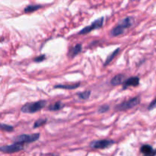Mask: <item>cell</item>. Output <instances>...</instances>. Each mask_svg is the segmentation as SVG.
Instances as JSON below:
<instances>
[{
	"instance_id": "cell-10",
	"label": "cell",
	"mask_w": 156,
	"mask_h": 156,
	"mask_svg": "<svg viewBox=\"0 0 156 156\" xmlns=\"http://www.w3.org/2000/svg\"><path fill=\"white\" fill-rule=\"evenodd\" d=\"M81 49H82V47H81V44H76L75 47L72 48L70 49V51H69V56H71V57H75L78 54H79L81 53Z\"/></svg>"
},
{
	"instance_id": "cell-3",
	"label": "cell",
	"mask_w": 156,
	"mask_h": 156,
	"mask_svg": "<svg viewBox=\"0 0 156 156\" xmlns=\"http://www.w3.org/2000/svg\"><path fill=\"white\" fill-rule=\"evenodd\" d=\"M39 138L40 133H34V134L31 135L23 134L20 135L18 136H16L14 139V142L24 145V143H31V142H35V141L38 140Z\"/></svg>"
},
{
	"instance_id": "cell-14",
	"label": "cell",
	"mask_w": 156,
	"mask_h": 156,
	"mask_svg": "<svg viewBox=\"0 0 156 156\" xmlns=\"http://www.w3.org/2000/svg\"><path fill=\"white\" fill-rule=\"evenodd\" d=\"M153 151H154V149L152 148V147L150 145H148V144L143 145V146H142L140 148L141 153L144 154L145 155L150 154V153H152Z\"/></svg>"
},
{
	"instance_id": "cell-13",
	"label": "cell",
	"mask_w": 156,
	"mask_h": 156,
	"mask_svg": "<svg viewBox=\"0 0 156 156\" xmlns=\"http://www.w3.org/2000/svg\"><path fill=\"white\" fill-rule=\"evenodd\" d=\"M64 107V104L61 101H57V102L54 103L53 104H50L48 107V110L50 111H56L61 110Z\"/></svg>"
},
{
	"instance_id": "cell-7",
	"label": "cell",
	"mask_w": 156,
	"mask_h": 156,
	"mask_svg": "<svg viewBox=\"0 0 156 156\" xmlns=\"http://www.w3.org/2000/svg\"><path fill=\"white\" fill-rule=\"evenodd\" d=\"M139 85V78L135 76V77H130L127 79V80H125L123 85V88L126 89L127 88L129 87H136Z\"/></svg>"
},
{
	"instance_id": "cell-15",
	"label": "cell",
	"mask_w": 156,
	"mask_h": 156,
	"mask_svg": "<svg viewBox=\"0 0 156 156\" xmlns=\"http://www.w3.org/2000/svg\"><path fill=\"white\" fill-rule=\"evenodd\" d=\"M41 7L42 6L40 5H30V6H27L26 8H24V12L25 13H31V12H34L37 10L40 9Z\"/></svg>"
},
{
	"instance_id": "cell-6",
	"label": "cell",
	"mask_w": 156,
	"mask_h": 156,
	"mask_svg": "<svg viewBox=\"0 0 156 156\" xmlns=\"http://www.w3.org/2000/svg\"><path fill=\"white\" fill-rule=\"evenodd\" d=\"M23 149H24V145L18 144V143H14L12 145H8V146H2L0 148V150L7 154H12L15 152H20Z\"/></svg>"
},
{
	"instance_id": "cell-21",
	"label": "cell",
	"mask_w": 156,
	"mask_h": 156,
	"mask_svg": "<svg viewBox=\"0 0 156 156\" xmlns=\"http://www.w3.org/2000/svg\"><path fill=\"white\" fill-rule=\"evenodd\" d=\"M155 107H156V98L155 99L154 101H152V103L149 104V106H148V111H152V110H153Z\"/></svg>"
},
{
	"instance_id": "cell-16",
	"label": "cell",
	"mask_w": 156,
	"mask_h": 156,
	"mask_svg": "<svg viewBox=\"0 0 156 156\" xmlns=\"http://www.w3.org/2000/svg\"><path fill=\"white\" fill-rule=\"evenodd\" d=\"M90 95H91V91H85L77 94L79 98L83 99V100H86V99L90 97Z\"/></svg>"
},
{
	"instance_id": "cell-12",
	"label": "cell",
	"mask_w": 156,
	"mask_h": 156,
	"mask_svg": "<svg viewBox=\"0 0 156 156\" xmlns=\"http://www.w3.org/2000/svg\"><path fill=\"white\" fill-rule=\"evenodd\" d=\"M120 48H117V49H115L114 51L113 52L112 54H110V55L107 56V58L106 59V60H105L104 63V66H107V65H109V64L111 63V62H112V60L115 58V56L118 54V53L120 52Z\"/></svg>"
},
{
	"instance_id": "cell-9",
	"label": "cell",
	"mask_w": 156,
	"mask_h": 156,
	"mask_svg": "<svg viewBox=\"0 0 156 156\" xmlns=\"http://www.w3.org/2000/svg\"><path fill=\"white\" fill-rule=\"evenodd\" d=\"M125 75L123 74H119V75H115L114 77L111 79V83L112 85H120L121 84H123L125 81Z\"/></svg>"
},
{
	"instance_id": "cell-2",
	"label": "cell",
	"mask_w": 156,
	"mask_h": 156,
	"mask_svg": "<svg viewBox=\"0 0 156 156\" xmlns=\"http://www.w3.org/2000/svg\"><path fill=\"white\" fill-rule=\"evenodd\" d=\"M140 101H141L140 96H137V97L132 98L130 99L128 101H124V102L119 104L118 105H117V106L115 107V110L117 111H127V110H129V109L133 108V107H136L137 105L139 104Z\"/></svg>"
},
{
	"instance_id": "cell-1",
	"label": "cell",
	"mask_w": 156,
	"mask_h": 156,
	"mask_svg": "<svg viewBox=\"0 0 156 156\" xmlns=\"http://www.w3.org/2000/svg\"><path fill=\"white\" fill-rule=\"evenodd\" d=\"M47 104L46 101H38L35 102L27 103L22 106L21 111L24 114H34L44 108Z\"/></svg>"
},
{
	"instance_id": "cell-5",
	"label": "cell",
	"mask_w": 156,
	"mask_h": 156,
	"mask_svg": "<svg viewBox=\"0 0 156 156\" xmlns=\"http://www.w3.org/2000/svg\"><path fill=\"white\" fill-rule=\"evenodd\" d=\"M115 142L112 139H100L91 142L90 143V147L95 149H104L109 148Z\"/></svg>"
},
{
	"instance_id": "cell-18",
	"label": "cell",
	"mask_w": 156,
	"mask_h": 156,
	"mask_svg": "<svg viewBox=\"0 0 156 156\" xmlns=\"http://www.w3.org/2000/svg\"><path fill=\"white\" fill-rule=\"evenodd\" d=\"M1 128H2L3 130L6 131V132H12V131L14 130V127H12V126L5 124V123H2V124H1Z\"/></svg>"
},
{
	"instance_id": "cell-20",
	"label": "cell",
	"mask_w": 156,
	"mask_h": 156,
	"mask_svg": "<svg viewBox=\"0 0 156 156\" xmlns=\"http://www.w3.org/2000/svg\"><path fill=\"white\" fill-rule=\"evenodd\" d=\"M46 59V56L45 55H40L38 57L34 58V61L36 62V63H40V62H43L44 60H45Z\"/></svg>"
},
{
	"instance_id": "cell-11",
	"label": "cell",
	"mask_w": 156,
	"mask_h": 156,
	"mask_svg": "<svg viewBox=\"0 0 156 156\" xmlns=\"http://www.w3.org/2000/svg\"><path fill=\"white\" fill-rule=\"evenodd\" d=\"M80 86V82L75 83V84H71V85H55V88H62V89H68V90H72L79 88Z\"/></svg>"
},
{
	"instance_id": "cell-19",
	"label": "cell",
	"mask_w": 156,
	"mask_h": 156,
	"mask_svg": "<svg viewBox=\"0 0 156 156\" xmlns=\"http://www.w3.org/2000/svg\"><path fill=\"white\" fill-rule=\"evenodd\" d=\"M109 109H110L109 105H107V104L102 105V106L100 107V108L98 109V113H100V114H104V113L108 111Z\"/></svg>"
},
{
	"instance_id": "cell-4",
	"label": "cell",
	"mask_w": 156,
	"mask_h": 156,
	"mask_svg": "<svg viewBox=\"0 0 156 156\" xmlns=\"http://www.w3.org/2000/svg\"><path fill=\"white\" fill-rule=\"evenodd\" d=\"M104 17H101V18H98V19L95 20V22H93L90 25L86 26L85 28H82V29L79 32V34H80V35L87 34H88V33H90L91 31H94V30L101 28L103 26V24H104Z\"/></svg>"
},
{
	"instance_id": "cell-8",
	"label": "cell",
	"mask_w": 156,
	"mask_h": 156,
	"mask_svg": "<svg viewBox=\"0 0 156 156\" xmlns=\"http://www.w3.org/2000/svg\"><path fill=\"white\" fill-rule=\"evenodd\" d=\"M125 30L126 29H125L121 24H118L117 26H115L114 28L111 30V35L112 36V37H117V36L119 35H121V34L124 33Z\"/></svg>"
},
{
	"instance_id": "cell-22",
	"label": "cell",
	"mask_w": 156,
	"mask_h": 156,
	"mask_svg": "<svg viewBox=\"0 0 156 156\" xmlns=\"http://www.w3.org/2000/svg\"><path fill=\"white\" fill-rule=\"evenodd\" d=\"M155 155H156V149L153 151V152H152V153H150V154L146 155H144V156H155Z\"/></svg>"
},
{
	"instance_id": "cell-17",
	"label": "cell",
	"mask_w": 156,
	"mask_h": 156,
	"mask_svg": "<svg viewBox=\"0 0 156 156\" xmlns=\"http://www.w3.org/2000/svg\"><path fill=\"white\" fill-rule=\"evenodd\" d=\"M47 119H39L37 121H35L34 124V128H38V127H41L43 125H44L47 123Z\"/></svg>"
}]
</instances>
